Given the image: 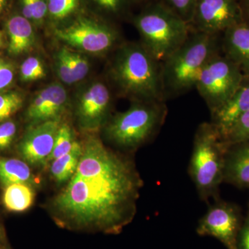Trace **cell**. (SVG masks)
<instances>
[{
  "label": "cell",
  "instance_id": "1",
  "mask_svg": "<svg viewBox=\"0 0 249 249\" xmlns=\"http://www.w3.org/2000/svg\"><path fill=\"white\" fill-rule=\"evenodd\" d=\"M74 175L52 207L60 222L116 234L133 219L142 181L132 160L89 137Z\"/></svg>",
  "mask_w": 249,
  "mask_h": 249
},
{
  "label": "cell",
  "instance_id": "2",
  "mask_svg": "<svg viewBox=\"0 0 249 249\" xmlns=\"http://www.w3.org/2000/svg\"><path fill=\"white\" fill-rule=\"evenodd\" d=\"M108 76L118 93L134 101H165L161 64L142 43L116 48Z\"/></svg>",
  "mask_w": 249,
  "mask_h": 249
},
{
  "label": "cell",
  "instance_id": "3",
  "mask_svg": "<svg viewBox=\"0 0 249 249\" xmlns=\"http://www.w3.org/2000/svg\"><path fill=\"white\" fill-rule=\"evenodd\" d=\"M221 52L219 35L191 30L182 45L161 64L164 101L196 88L204 67Z\"/></svg>",
  "mask_w": 249,
  "mask_h": 249
},
{
  "label": "cell",
  "instance_id": "4",
  "mask_svg": "<svg viewBox=\"0 0 249 249\" xmlns=\"http://www.w3.org/2000/svg\"><path fill=\"white\" fill-rule=\"evenodd\" d=\"M228 147L211 122L203 123L198 127L188 172L201 200L219 198Z\"/></svg>",
  "mask_w": 249,
  "mask_h": 249
},
{
  "label": "cell",
  "instance_id": "5",
  "mask_svg": "<svg viewBox=\"0 0 249 249\" xmlns=\"http://www.w3.org/2000/svg\"><path fill=\"white\" fill-rule=\"evenodd\" d=\"M167 112L164 101H134L127 110L107 121L105 133L117 146L134 150L155 137Z\"/></svg>",
  "mask_w": 249,
  "mask_h": 249
},
{
  "label": "cell",
  "instance_id": "6",
  "mask_svg": "<svg viewBox=\"0 0 249 249\" xmlns=\"http://www.w3.org/2000/svg\"><path fill=\"white\" fill-rule=\"evenodd\" d=\"M142 44L162 64L189 36V24L163 4H155L136 18Z\"/></svg>",
  "mask_w": 249,
  "mask_h": 249
},
{
  "label": "cell",
  "instance_id": "7",
  "mask_svg": "<svg viewBox=\"0 0 249 249\" xmlns=\"http://www.w3.org/2000/svg\"><path fill=\"white\" fill-rule=\"evenodd\" d=\"M245 77L240 68L221 52L204 67L196 88L212 113L231 97Z\"/></svg>",
  "mask_w": 249,
  "mask_h": 249
},
{
  "label": "cell",
  "instance_id": "8",
  "mask_svg": "<svg viewBox=\"0 0 249 249\" xmlns=\"http://www.w3.org/2000/svg\"><path fill=\"white\" fill-rule=\"evenodd\" d=\"M54 34L69 47L95 55L108 53L119 41L114 29L85 18H79L68 27L55 29Z\"/></svg>",
  "mask_w": 249,
  "mask_h": 249
},
{
  "label": "cell",
  "instance_id": "9",
  "mask_svg": "<svg viewBox=\"0 0 249 249\" xmlns=\"http://www.w3.org/2000/svg\"><path fill=\"white\" fill-rule=\"evenodd\" d=\"M242 224L240 208L217 198L199 220L196 232L199 235L215 237L227 249H237Z\"/></svg>",
  "mask_w": 249,
  "mask_h": 249
},
{
  "label": "cell",
  "instance_id": "10",
  "mask_svg": "<svg viewBox=\"0 0 249 249\" xmlns=\"http://www.w3.org/2000/svg\"><path fill=\"white\" fill-rule=\"evenodd\" d=\"M243 22L242 10L236 0H196L191 30L219 35Z\"/></svg>",
  "mask_w": 249,
  "mask_h": 249
},
{
  "label": "cell",
  "instance_id": "11",
  "mask_svg": "<svg viewBox=\"0 0 249 249\" xmlns=\"http://www.w3.org/2000/svg\"><path fill=\"white\" fill-rule=\"evenodd\" d=\"M111 93L106 84L94 80L82 87L76 98V116L80 128L96 130L107 123Z\"/></svg>",
  "mask_w": 249,
  "mask_h": 249
},
{
  "label": "cell",
  "instance_id": "12",
  "mask_svg": "<svg viewBox=\"0 0 249 249\" xmlns=\"http://www.w3.org/2000/svg\"><path fill=\"white\" fill-rule=\"evenodd\" d=\"M60 119L33 124L18 145V151L29 164L45 165L53 150Z\"/></svg>",
  "mask_w": 249,
  "mask_h": 249
},
{
  "label": "cell",
  "instance_id": "13",
  "mask_svg": "<svg viewBox=\"0 0 249 249\" xmlns=\"http://www.w3.org/2000/svg\"><path fill=\"white\" fill-rule=\"evenodd\" d=\"M68 102V93L60 83H52L36 93L27 108V120L35 124L60 119Z\"/></svg>",
  "mask_w": 249,
  "mask_h": 249
},
{
  "label": "cell",
  "instance_id": "14",
  "mask_svg": "<svg viewBox=\"0 0 249 249\" xmlns=\"http://www.w3.org/2000/svg\"><path fill=\"white\" fill-rule=\"evenodd\" d=\"M249 109V76H245L242 85L231 97L211 113V123L224 142L237 121Z\"/></svg>",
  "mask_w": 249,
  "mask_h": 249
},
{
  "label": "cell",
  "instance_id": "15",
  "mask_svg": "<svg viewBox=\"0 0 249 249\" xmlns=\"http://www.w3.org/2000/svg\"><path fill=\"white\" fill-rule=\"evenodd\" d=\"M222 53L249 76V24L243 22L229 28L221 37Z\"/></svg>",
  "mask_w": 249,
  "mask_h": 249
},
{
  "label": "cell",
  "instance_id": "16",
  "mask_svg": "<svg viewBox=\"0 0 249 249\" xmlns=\"http://www.w3.org/2000/svg\"><path fill=\"white\" fill-rule=\"evenodd\" d=\"M224 182L239 188H249V140L228 147Z\"/></svg>",
  "mask_w": 249,
  "mask_h": 249
},
{
  "label": "cell",
  "instance_id": "17",
  "mask_svg": "<svg viewBox=\"0 0 249 249\" xmlns=\"http://www.w3.org/2000/svg\"><path fill=\"white\" fill-rule=\"evenodd\" d=\"M9 37L8 52L11 55H19L29 52L35 45L36 35L30 20L16 15L8 19L6 24Z\"/></svg>",
  "mask_w": 249,
  "mask_h": 249
},
{
  "label": "cell",
  "instance_id": "18",
  "mask_svg": "<svg viewBox=\"0 0 249 249\" xmlns=\"http://www.w3.org/2000/svg\"><path fill=\"white\" fill-rule=\"evenodd\" d=\"M29 165L22 160L0 157V183L5 187L14 183H28L34 181Z\"/></svg>",
  "mask_w": 249,
  "mask_h": 249
},
{
  "label": "cell",
  "instance_id": "19",
  "mask_svg": "<svg viewBox=\"0 0 249 249\" xmlns=\"http://www.w3.org/2000/svg\"><path fill=\"white\" fill-rule=\"evenodd\" d=\"M35 193L28 183H14L5 187L3 203L5 208L11 212L20 213L32 206Z\"/></svg>",
  "mask_w": 249,
  "mask_h": 249
},
{
  "label": "cell",
  "instance_id": "20",
  "mask_svg": "<svg viewBox=\"0 0 249 249\" xmlns=\"http://www.w3.org/2000/svg\"><path fill=\"white\" fill-rule=\"evenodd\" d=\"M82 152L83 145L76 141L70 152L52 161L51 173L57 182L61 183L69 181L74 175Z\"/></svg>",
  "mask_w": 249,
  "mask_h": 249
},
{
  "label": "cell",
  "instance_id": "21",
  "mask_svg": "<svg viewBox=\"0 0 249 249\" xmlns=\"http://www.w3.org/2000/svg\"><path fill=\"white\" fill-rule=\"evenodd\" d=\"M76 142L74 133L71 127L67 124H60L55 137L53 150L47 163L66 155L71 150Z\"/></svg>",
  "mask_w": 249,
  "mask_h": 249
},
{
  "label": "cell",
  "instance_id": "22",
  "mask_svg": "<svg viewBox=\"0 0 249 249\" xmlns=\"http://www.w3.org/2000/svg\"><path fill=\"white\" fill-rule=\"evenodd\" d=\"M19 74L22 82L29 83L45 78L47 71L43 62L39 57L30 56L21 65Z\"/></svg>",
  "mask_w": 249,
  "mask_h": 249
},
{
  "label": "cell",
  "instance_id": "23",
  "mask_svg": "<svg viewBox=\"0 0 249 249\" xmlns=\"http://www.w3.org/2000/svg\"><path fill=\"white\" fill-rule=\"evenodd\" d=\"M65 47V54L76 83L84 79L90 70L89 60L83 54Z\"/></svg>",
  "mask_w": 249,
  "mask_h": 249
},
{
  "label": "cell",
  "instance_id": "24",
  "mask_svg": "<svg viewBox=\"0 0 249 249\" xmlns=\"http://www.w3.org/2000/svg\"><path fill=\"white\" fill-rule=\"evenodd\" d=\"M24 96L18 91L0 93V122L17 112L24 103Z\"/></svg>",
  "mask_w": 249,
  "mask_h": 249
},
{
  "label": "cell",
  "instance_id": "25",
  "mask_svg": "<svg viewBox=\"0 0 249 249\" xmlns=\"http://www.w3.org/2000/svg\"><path fill=\"white\" fill-rule=\"evenodd\" d=\"M23 16L36 24H40L48 13L47 0H20Z\"/></svg>",
  "mask_w": 249,
  "mask_h": 249
},
{
  "label": "cell",
  "instance_id": "26",
  "mask_svg": "<svg viewBox=\"0 0 249 249\" xmlns=\"http://www.w3.org/2000/svg\"><path fill=\"white\" fill-rule=\"evenodd\" d=\"M78 5V0H47L48 13L55 20H61L71 16Z\"/></svg>",
  "mask_w": 249,
  "mask_h": 249
},
{
  "label": "cell",
  "instance_id": "27",
  "mask_svg": "<svg viewBox=\"0 0 249 249\" xmlns=\"http://www.w3.org/2000/svg\"><path fill=\"white\" fill-rule=\"evenodd\" d=\"M249 140V109L246 111L228 134L225 142L228 145Z\"/></svg>",
  "mask_w": 249,
  "mask_h": 249
},
{
  "label": "cell",
  "instance_id": "28",
  "mask_svg": "<svg viewBox=\"0 0 249 249\" xmlns=\"http://www.w3.org/2000/svg\"><path fill=\"white\" fill-rule=\"evenodd\" d=\"M55 68L57 75L62 83L68 85L76 83L64 47L55 54Z\"/></svg>",
  "mask_w": 249,
  "mask_h": 249
},
{
  "label": "cell",
  "instance_id": "29",
  "mask_svg": "<svg viewBox=\"0 0 249 249\" xmlns=\"http://www.w3.org/2000/svg\"><path fill=\"white\" fill-rule=\"evenodd\" d=\"M169 9L182 18L185 22L191 24L195 9H196V0H167Z\"/></svg>",
  "mask_w": 249,
  "mask_h": 249
},
{
  "label": "cell",
  "instance_id": "30",
  "mask_svg": "<svg viewBox=\"0 0 249 249\" xmlns=\"http://www.w3.org/2000/svg\"><path fill=\"white\" fill-rule=\"evenodd\" d=\"M17 132V126L9 121L0 124V150H4L11 145Z\"/></svg>",
  "mask_w": 249,
  "mask_h": 249
},
{
  "label": "cell",
  "instance_id": "31",
  "mask_svg": "<svg viewBox=\"0 0 249 249\" xmlns=\"http://www.w3.org/2000/svg\"><path fill=\"white\" fill-rule=\"evenodd\" d=\"M14 78V69L9 62L0 60V91L12 84Z\"/></svg>",
  "mask_w": 249,
  "mask_h": 249
},
{
  "label": "cell",
  "instance_id": "32",
  "mask_svg": "<svg viewBox=\"0 0 249 249\" xmlns=\"http://www.w3.org/2000/svg\"><path fill=\"white\" fill-rule=\"evenodd\" d=\"M237 249H249V210L247 217L242 224L239 232Z\"/></svg>",
  "mask_w": 249,
  "mask_h": 249
},
{
  "label": "cell",
  "instance_id": "33",
  "mask_svg": "<svg viewBox=\"0 0 249 249\" xmlns=\"http://www.w3.org/2000/svg\"><path fill=\"white\" fill-rule=\"evenodd\" d=\"M96 4L109 12L116 14L122 6L123 0H94Z\"/></svg>",
  "mask_w": 249,
  "mask_h": 249
},
{
  "label": "cell",
  "instance_id": "34",
  "mask_svg": "<svg viewBox=\"0 0 249 249\" xmlns=\"http://www.w3.org/2000/svg\"><path fill=\"white\" fill-rule=\"evenodd\" d=\"M6 4V0H0V13L4 10Z\"/></svg>",
  "mask_w": 249,
  "mask_h": 249
},
{
  "label": "cell",
  "instance_id": "35",
  "mask_svg": "<svg viewBox=\"0 0 249 249\" xmlns=\"http://www.w3.org/2000/svg\"><path fill=\"white\" fill-rule=\"evenodd\" d=\"M3 45V34L0 31V50H1V47Z\"/></svg>",
  "mask_w": 249,
  "mask_h": 249
},
{
  "label": "cell",
  "instance_id": "36",
  "mask_svg": "<svg viewBox=\"0 0 249 249\" xmlns=\"http://www.w3.org/2000/svg\"><path fill=\"white\" fill-rule=\"evenodd\" d=\"M0 239H1V231H0Z\"/></svg>",
  "mask_w": 249,
  "mask_h": 249
},
{
  "label": "cell",
  "instance_id": "37",
  "mask_svg": "<svg viewBox=\"0 0 249 249\" xmlns=\"http://www.w3.org/2000/svg\"><path fill=\"white\" fill-rule=\"evenodd\" d=\"M248 4H249V0H248Z\"/></svg>",
  "mask_w": 249,
  "mask_h": 249
}]
</instances>
